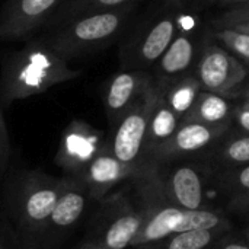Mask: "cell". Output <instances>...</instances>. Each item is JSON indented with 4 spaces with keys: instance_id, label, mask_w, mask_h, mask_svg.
I'll return each mask as SVG.
<instances>
[{
    "instance_id": "6da1fadb",
    "label": "cell",
    "mask_w": 249,
    "mask_h": 249,
    "mask_svg": "<svg viewBox=\"0 0 249 249\" xmlns=\"http://www.w3.org/2000/svg\"><path fill=\"white\" fill-rule=\"evenodd\" d=\"M82 76L69 61L48 47L41 36L31 39L23 48L10 53L0 70V104H10L41 95L55 85Z\"/></svg>"
},
{
    "instance_id": "7a4b0ae2",
    "label": "cell",
    "mask_w": 249,
    "mask_h": 249,
    "mask_svg": "<svg viewBox=\"0 0 249 249\" xmlns=\"http://www.w3.org/2000/svg\"><path fill=\"white\" fill-rule=\"evenodd\" d=\"M136 4L128 3L115 9L77 16L44 31L41 39L67 61L98 53L125 31L136 12Z\"/></svg>"
},
{
    "instance_id": "3957f363",
    "label": "cell",
    "mask_w": 249,
    "mask_h": 249,
    "mask_svg": "<svg viewBox=\"0 0 249 249\" xmlns=\"http://www.w3.org/2000/svg\"><path fill=\"white\" fill-rule=\"evenodd\" d=\"M178 13L166 4L142 22L125 36L118 50L120 67L150 71L178 34Z\"/></svg>"
},
{
    "instance_id": "277c9868",
    "label": "cell",
    "mask_w": 249,
    "mask_h": 249,
    "mask_svg": "<svg viewBox=\"0 0 249 249\" xmlns=\"http://www.w3.org/2000/svg\"><path fill=\"white\" fill-rule=\"evenodd\" d=\"M144 222V209L124 194L104 201L90 235L79 249H130Z\"/></svg>"
},
{
    "instance_id": "5b68a950",
    "label": "cell",
    "mask_w": 249,
    "mask_h": 249,
    "mask_svg": "<svg viewBox=\"0 0 249 249\" xmlns=\"http://www.w3.org/2000/svg\"><path fill=\"white\" fill-rule=\"evenodd\" d=\"M67 177L55 178L41 172H28L18 182L13 213L20 229L34 238H42L47 222L67 185Z\"/></svg>"
},
{
    "instance_id": "8992f818",
    "label": "cell",
    "mask_w": 249,
    "mask_h": 249,
    "mask_svg": "<svg viewBox=\"0 0 249 249\" xmlns=\"http://www.w3.org/2000/svg\"><path fill=\"white\" fill-rule=\"evenodd\" d=\"M152 175L160 191L172 206L182 210H214L207 201V184L213 178L212 165L198 162H172L174 166L163 168L152 162Z\"/></svg>"
},
{
    "instance_id": "52a82bcc",
    "label": "cell",
    "mask_w": 249,
    "mask_h": 249,
    "mask_svg": "<svg viewBox=\"0 0 249 249\" xmlns=\"http://www.w3.org/2000/svg\"><path fill=\"white\" fill-rule=\"evenodd\" d=\"M158 93V85L152 80L142 98L111 128L108 146L112 155L123 163L137 168L149 163L144 159V144L149 120L156 104Z\"/></svg>"
},
{
    "instance_id": "ba28073f",
    "label": "cell",
    "mask_w": 249,
    "mask_h": 249,
    "mask_svg": "<svg viewBox=\"0 0 249 249\" xmlns=\"http://www.w3.org/2000/svg\"><path fill=\"white\" fill-rule=\"evenodd\" d=\"M248 74V67L212 36L204 41L194 73L204 90L235 98Z\"/></svg>"
},
{
    "instance_id": "9c48e42d",
    "label": "cell",
    "mask_w": 249,
    "mask_h": 249,
    "mask_svg": "<svg viewBox=\"0 0 249 249\" xmlns=\"http://www.w3.org/2000/svg\"><path fill=\"white\" fill-rule=\"evenodd\" d=\"M228 125H207L196 121H181L174 136L158 147L149 162L166 163L188 160L204 153H212L219 142L229 133Z\"/></svg>"
},
{
    "instance_id": "30bf717a",
    "label": "cell",
    "mask_w": 249,
    "mask_h": 249,
    "mask_svg": "<svg viewBox=\"0 0 249 249\" xmlns=\"http://www.w3.org/2000/svg\"><path fill=\"white\" fill-rule=\"evenodd\" d=\"M147 165L137 168L123 163L112 155L107 142V144L82 169L70 177H73L86 188L92 200H104L114 187L124 181H131Z\"/></svg>"
},
{
    "instance_id": "8fae6325",
    "label": "cell",
    "mask_w": 249,
    "mask_h": 249,
    "mask_svg": "<svg viewBox=\"0 0 249 249\" xmlns=\"http://www.w3.org/2000/svg\"><path fill=\"white\" fill-rule=\"evenodd\" d=\"M63 0H7L0 13V42L29 39Z\"/></svg>"
},
{
    "instance_id": "7c38bea8",
    "label": "cell",
    "mask_w": 249,
    "mask_h": 249,
    "mask_svg": "<svg viewBox=\"0 0 249 249\" xmlns=\"http://www.w3.org/2000/svg\"><path fill=\"white\" fill-rule=\"evenodd\" d=\"M204 41L194 31H178L162 57L152 67V79L158 85H168L187 74L197 64Z\"/></svg>"
},
{
    "instance_id": "4fadbf2b",
    "label": "cell",
    "mask_w": 249,
    "mask_h": 249,
    "mask_svg": "<svg viewBox=\"0 0 249 249\" xmlns=\"http://www.w3.org/2000/svg\"><path fill=\"white\" fill-rule=\"evenodd\" d=\"M152 80L150 71L143 70L120 69L112 74L104 90V108L111 128L142 98Z\"/></svg>"
},
{
    "instance_id": "5bb4252c",
    "label": "cell",
    "mask_w": 249,
    "mask_h": 249,
    "mask_svg": "<svg viewBox=\"0 0 249 249\" xmlns=\"http://www.w3.org/2000/svg\"><path fill=\"white\" fill-rule=\"evenodd\" d=\"M107 142L102 133L90 125L80 121L71 123L63 136L57 153V163L70 175H74L107 144Z\"/></svg>"
},
{
    "instance_id": "9a60e30c",
    "label": "cell",
    "mask_w": 249,
    "mask_h": 249,
    "mask_svg": "<svg viewBox=\"0 0 249 249\" xmlns=\"http://www.w3.org/2000/svg\"><path fill=\"white\" fill-rule=\"evenodd\" d=\"M67 185L61 193L42 233V239H57L73 229L83 217L88 201L92 200L86 188L73 177H67Z\"/></svg>"
},
{
    "instance_id": "2e32d148",
    "label": "cell",
    "mask_w": 249,
    "mask_h": 249,
    "mask_svg": "<svg viewBox=\"0 0 249 249\" xmlns=\"http://www.w3.org/2000/svg\"><path fill=\"white\" fill-rule=\"evenodd\" d=\"M158 89H159L158 99L153 107V111L149 120L147 134H146V144H144L146 162H149L150 156L158 147H160L165 142H168L174 136V133L181 124V118L166 104L159 86Z\"/></svg>"
},
{
    "instance_id": "e0dca14e",
    "label": "cell",
    "mask_w": 249,
    "mask_h": 249,
    "mask_svg": "<svg viewBox=\"0 0 249 249\" xmlns=\"http://www.w3.org/2000/svg\"><path fill=\"white\" fill-rule=\"evenodd\" d=\"M235 105L236 104H233L231 98L203 89L196 104L193 105L190 112L182 118V121H196L216 127H231Z\"/></svg>"
},
{
    "instance_id": "ac0fdd59",
    "label": "cell",
    "mask_w": 249,
    "mask_h": 249,
    "mask_svg": "<svg viewBox=\"0 0 249 249\" xmlns=\"http://www.w3.org/2000/svg\"><path fill=\"white\" fill-rule=\"evenodd\" d=\"M140 0H63L61 4L55 9L51 18L45 22L42 32L50 31L70 19H74L82 15L104 12L109 9H115L128 3H137Z\"/></svg>"
},
{
    "instance_id": "d6986e66",
    "label": "cell",
    "mask_w": 249,
    "mask_h": 249,
    "mask_svg": "<svg viewBox=\"0 0 249 249\" xmlns=\"http://www.w3.org/2000/svg\"><path fill=\"white\" fill-rule=\"evenodd\" d=\"M158 86L160 88L166 104L181 118V121L190 112V109L196 104L200 92L203 90L200 82L191 73L175 80V82H171L168 85H158Z\"/></svg>"
},
{
    "instance_id": "ffe728a7",
    "label": "cell",
    "mask_w": 249,
    "mask_h": 249,
    "mask_svg": "<svg viewBox=\"0 0 249 249\" xmlns=\"http://www.w3.org/2000/svg\"><path fill=\"white\" fill-rule=\"evenodd\" d=\"M226 136L210 153L213 169L249 163V133L241 131V134L233 137Z\"/></svg>"
},
{
    "instance_id": "44dd1931",
    "label": "cell",
    "mask_w": 249,
    "mask_h": 249,
    "mask_svg": "<svg viewBox=\"0 0 249 249\" xmlns=\"http://www.w3.org/2000/svg\"><path fill=\"white\" fill-rule=\"evenodd\" d=\"M229 229H193L174 233L146 249H210Z\"/></svg>"
},
{
    "instance_id": "7402d4cb",
    "label": "cell",
    "mask_w": 249,
    "mask_h": 249,
    "mask_svg": "<svg viewBox=\"0 0 249 249\" xmlns=\"http://www.w3.org/2000/svg\"><path fill=\"white\" fill-rule=\"evenodd\" d=\"M214 184L225 197H229L228 203L233 198L249 194V163L214 169Z\"/></svg>"
},
{
    "instance_id": "603a6c76",
    "label": "cell",
    "mask_w": 249,
    "mask_h": 249,
    "mask_svg": "<svg viewBox=\"0 0 249 249\" xmlns=\"http://www.w3.org/2000/svg\"><path fill=\"white\" fill-rule=\"evenodd\" d=\"M212 38L220 42L228 51H231L249 69V34L226 26L214 29Z\"/></svg>"
},
{
    "instance_id": "cb8c5ba5",
    "label": "cell",
    "mask_w": 249,
    "mask_h": 249,
    "mask_svg": "<svg viewBox=\"0 0 249 249\" xmlns=\"http://www.w3.org/2000/svg\"><path fill=\"white\" fill-rule=\"evenodd\" d=\"M239 22H249V3L228 7L214 20L213 25L214 28H223V26H229L232 23H239Z\"/></svg>"
},
{
    "instance_id": "d4e9b609",
    "label": "cell",
    "mask_w": 249,
    "mask_h": 249,
    "mask_svg": "<svg viewBox=\"0 0 249 249\" xmlns=\"http://www.w3.org/2000/svg\"><path fill=\"white\" fill-rule=\"evenodd\" d=\"M232 123L242 131L249 133V101H241L232 112Z\"/></svg>"
},
{
    "instance_id": "484cf974",
    "label": "cell",
    "mask_w": 249,
    "mask_h": 249,
    "mask_svg": "<svg viewBox=\"0 0 249 249\" xmlns=\"http://www.w3.org/2000/svg\"><path fill=\"white\" fill-rule=\"evenodd\" d=\"M9 155H10V144H9L7 130H6V124L3 120L1 105H0V175L4 172V169L7 166Z\"/></svg>"
},
{
    "instance_id": "4316f807",
    "label": "cell",
    "mask_w": 249,
    "mask_h": 249,
    "mask_svg": "<svg viewBox=\"0 0 249 249\" xmlns=\"http://www.w3.org/2000/svg\"><path fill=\"white\" fill-rule=\"evenodd\" d=\"M228 206H229V210L233 212V213L249 216V194L231 200L228 203Z\"/></svg>"
},
{
    "instance_id": "83f0119b",
    "label": "cell",
    "mask_w": 249,
    "mask_h": 249,
    "mask_svg": "<svg viewBox=\"0 0 249 249\" xmlns=\"http://www.w3.org/2000/svg\"><path fill=\"white\" fill-rule=\"evenodd\" d=\"M210 249H249V244L232 241V239H225V241H217Z\"/></svg>"
},
{
    "instance_id": "f1b7e54d",
    "label": "cell",
    "mask_w": 249,
    "mask_h": 249,
    "mask_svg": "<svg viewBox=\"0 0 249 249\" xmlns=\"http://www.w3.org/2000/svg\"><path fill=\"white\" fill-rule=\"evenodd\" d=\"M217 3L220 6H236V4H245L249 3V0H217Z\"/></svg>"
},
{
    "instance_id": "f546056e",
    "label": "cell",
    "mask_w": 249,
    "mask_h": 249,
    "mask_svg": "<svg viewBox=\"0 0 249 249\" xmlns=\"http://www.w3.org/2000/svg\"><path fill=\"white\" fill-rule=\"evenodd\" d=\"M231 28H235V29H238V31H242V32H245V34H249V22H239V23H232V25H229ZM223 28H226V26H223Z\"/></svg>"
},
{
    "instance_id": "4dcf8cb0",
    "label": "cell",
    "mask_w": 249,
    "mask_h": 249,
    "mask_svg": "<svg viewBox=\"0 0 249 249\" xmlns=\"http://www.w3.org/2000/svg\"><path fill=\"white\" fill-rule=\"evenodd\" d=\"M238 96H241L242 101H249V83H244V86L238 92Z\"/></svg>"
},
{
    "instance_id": "1f68e13d",
    "label": "cell",
    "mask_w": 249,
    "mask_h": 249,
    "mask_svg": "<svg viewBox=\"0 0 249 249\" xmlns=\"http://www.w3.org/2000/svg\"><path fill=\"white\" fill-rule=\"evenodd\" d=\"M203 3H207V4H212V3H217V0H200Z\"/></svg>"
},
{
    "instance_id": "d6a6232c",
    "label": "cell",
    "mask_w": 249,
    "mask_h": 249,
    "mask_svg": "<svg viewBox=\"0 0 249 249\" xmlns=\"http://www.w3.org/2000/svg\"><path fill=\"white\" fill-rule=\"evenodd\" d=\"M245 236H247V242L249 244V228L247 229V232H245Z\"/></svg>"
},
{
    "instance_id": "836d02e7",
    "label": "cell",
    "mask_w": 249,
    "mask_h": 249,
    "mask_svg": "<svg viewBox=\"0 0 249 249\" xmlns=\"http://www.w3.org/2000/svg\"><path fill=\"white\" fill-rule=\"evenodd\" d=\"M0 249H7V248H6L4 245H1V244H0Z\"/></svg>"
}]
</instances>
